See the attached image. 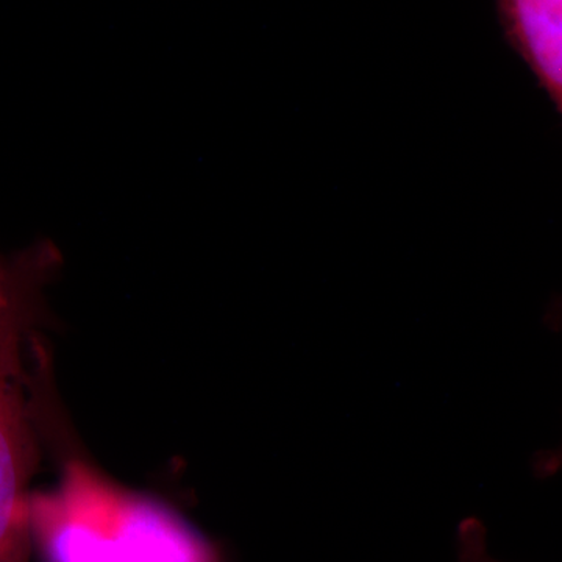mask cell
Segmentation results:
<instances>
[{"label": "cell", "mask_w": 562, "mask_h": 562, "mask_svg": "<svg viewBox=\"0 0 562 562\" xmlns=\"http://www.w3.org/2000/svg\"><path fill=\"white\" fill-rule=\"evenodd\" d=\"M505 38L562 111V0H495Z\"/></svg>", "instance_id": "3"}, {"label": "cell", "mask_w": 562, "mask_h": 562, "mask_svg": "<svg viewBox=\"0 0 562 562\" xmlns=\"http://www.w3.org/2000/svg\"><path fill=\"white\" fill-rule=\"evenodd\" d=\"M57 250L0 255V562H32L31 484L50 441V358L40 335L41 292Z\"/></svg>", "instance_id": "1"}, {"label": "cell", "mask_w": 562, "mask_h": 562, "mask_svg": "<svg viewBox=\"0 0 562 562\" xmlns=\"http://www.w3.org/2000/svg\"><path fill=\"white\" fill-rule=\"evenodd\" d=\"M458 562H501L487 553L486 528L482 520L468 517L457 532Z\"/></svg>", "instance_id": "4"}, {"label": "cell", "mask_w": 562, "mask_h": 562, "mask_svg": "<svg viewBox=\"0 0 562 562\" xmlns=\"http://www.w3.org/2000/svg\"><path fill=\"white\" fill-rule=\"evenodd\" d=\"M33 549L46 562H221L216 549L157 503L74 454L50 492H32Z\"/></svg>", "instance_id": "2"}]
</instances>
